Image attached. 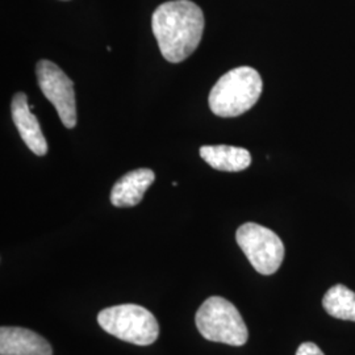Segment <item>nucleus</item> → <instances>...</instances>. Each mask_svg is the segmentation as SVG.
<instances>
[{"label": "nucleus", "instance_id": "1", "mask_svg": "<svg viewBox=\"0 0 355 355\" xmlns=\"http://www.w3.org/2000/svg\"><path fill=\"white\" fill-rule=\"evenodd\" d=\"M204 13L190 0L166 1L152 16L153 33L166 61L179 64L187 60L203 37Z\"/></svg>", "mask_w": 355, "mask_h": 355}, {"label": "nucleus", "instance_id": "2", "mask_svg": "<svg viewBox=\"0 0 355 355\" xmlns=\"http://www.w3.org/2000/svg\"><path fill=\"white\" fill-rule=\"evenodd\" d=\"M262 89V78L255 69L236 67L216 82L209 92L208 104L216 116L237 117L253 108Z\"/></svg>", "mask_w": 355, "mask_h": 355}, {"label": "nucleus", "instance_id": "3", "mask_svg": "<svg viewBox=\"0 0 355 355\" xmlns=\"http://www.w3.org/2000/svg\"><path fill=\"white\" fill-rule=\"evenodd\" d=\"M195 322L205 340L242 346L248 343L249 331L239 309L224 297L211 296L200 305Z\"/></svg>", "mask_w": 355, "mask_h": 355}, {"label": "nucleus", "instance_id": "4", "mask_svg": "<svg viewBox=\"0 0 355 355\" xmlns=\"http://www.w3.org/2000/svg\"><path fill=\"white\" fill-rule=\"evenodd\" d=\"M102 329L116 338L137 346H149L157 341L159 325L146 308L136 304L114 305L99 312Z\"/></svg>", "mask_w": 355, "mask_h": 355}, {"label": "nucleus", "instance_id": "5", "mask_svg": "<svg viewBox=\"0 0 355 355\" xmlns=\"http://www.w3.org/2000/svg\"><path fill=\"white\" fill-rule=\"evenodd\" d=\"M236 241L259 274L272 275L282 266L284 245L271 229L259 224L246 223L237 229Z\"/></svg>", "mask_w": 355, "mask_h": 355}, {"label": "nucleus", "instance_id": "6", "mask_svg": "<svg viewBox=\"0 0 355 355\" xmlns=\"http://www.w3.org/2000/svg\"><path fill=\"white\" fill-rule=\"evenodd\" d=\"M40 89L45 98L55 107L58 116L67 129L76 125V104L74 83L64 71L48 60H41L36 66Z\"/></svg>", "mask_w": 355, "mask_h": 355}, {"label": "nucleus", "instance_id": "7", "mask_svg": "<svg viewBox=\"0 0 355 355\" xmlns=\"http://www.w3.org/2000/svg\"><path fill=\"white\" fill-rule=\"evenodd\" d=\"M11 114L15 125L26 146L36 155H45L48 153V141L42 135L37 117L32 114L28 104V96L24 92H17L13 96Z\"/></svg>", "mask_w": 355, "mask_h": 355}, {"label": "nucleus", "instance_id": "8", "mask_svg": "<svg viewBox=\"0 0 355 355\" xmlns=\"http://www.w3.org/2000/svg\"><path fill=\"white\" fill-rule=\"evenodd\" d=\"M0 355H53L49 343L26 328L1 327Z\"/></svg>", "mask_w": 355, "mask_h": 355}, {"label": "nucleus", "instance_id": "9", "mask_svg": "<svg viewBox=\"0 0 355 355\" xmlns=\"http://www.w3.org/2000/svg\"><path fill=\"white\" fill-rule=\"evenodd\" d=\"M155 180V174L150 168H137L129 171L114 183L111 191V203L117 208L135 207L141 203L146 190Z\"/></svg>", "mask_w": 355, "mask_h": 355}, {"label": "nucleus", "instance_id": "10", "mask_svg": "<svg viewBox=\"0 0 355 355\" xmlns=\"http://www.w3.org/2000/svg\"><path fill=\"white\" fill-rule=\"evenodd\" d=\"M199 153L205 164L218 171L239 173L246 170L252 164V155L249 150L239 146L204 145Z\"/></svg>", "mask_w": 355, "mask_h": 355}, {"label": "nucleus", "instance_id": "11", "mask_svg": "<svg viewBox=\"0 0 355 355\" xmlns=\"http://www.w3.org/2000/svg\"><path fill=\"white\" fill-rule=\"evenodd\" d=\"M322 306L331 318L355 321V292L343 284H336L328 290Z\"/></svg>", "mask_w": 355, "mask_h": 355}, {"label": "nucleus", "instance_id": "12", "mask_svg": "<svg viewBox=\"0 0 355 355\" xmlns=\"http://www.w3.org/2000/svg\"><path fill=\"white\" fill-rule=\"evenodd\" d=\"M296 355H325L316 343H302L296 352Z\"/></svg>", "mask_w": 355, "mask_h": 355}]
</instances>
